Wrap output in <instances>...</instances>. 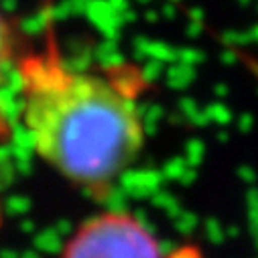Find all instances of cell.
<instances>
[{"label":"cell","instance_id":"obj_1","mask_svg":"<svg viewBox=\"0 0 258 258\" xmlns=\"http://www.w3.org/2000/svg\"><path fill=\"white\" fill-rule=\"evenodd\" d=\"M17 74L35 153L74 185L108 191L145 147L139 100L149 82L143 72L131 63L74 68L47 23L43 49L23 55Z\"/></svg>","mask_w":258,"mask_h":258},{"label":"cell","instance_id":"obj_2","mask_svg":"<svg viewBox=\"0 0 258 258\" xmlns=\"http://www.w3.org/2000/svg\"><path fill=\"white\" fill-rule=\"evenodd\" d=\"M61 258H163L151 230L131 214L108 212L82 224Z\"/></svg>","mask_w":258,"mask_h":258},{"label":"cell","instance_id":"obj_3","mask_svg":"<svg viewBox=\"0 0 258 258\" xmlns=\"http://www.w3.org/2000/svg\"><path fill=\"white\" fill-rule=\"evenodd\" d=\"M13 51H15V33L3 9H0V84H3L9 61L13 59ZM5 133H7V124H5L3 112H0V135H5Z\"/></svg>","mask_w":258,"mask_h":258},{"label":"cell","instance_id":"obj_4","mask_svg":"<svg viewBox=\"0 0 258 258\" xmlns=\"http://www.w3.org/2000/svg\"><path fill=\"white\" fill-rule=\"evenodd\" d=\"M236 55H238V59H240L242 66L248 70V74L254 78V82L258 84V57L252 55V53H246V51H242V49H238Z\"/></svg>","mask_w":258,"mask_h":258}]
</instances>
